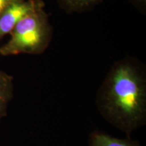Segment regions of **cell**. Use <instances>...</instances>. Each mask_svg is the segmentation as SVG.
<instances>
[{
  "mask_svg": "<svg viewBox=\"0 0 146 146\" xmlns=\"http://www.w3.org/2000/svg\"><path fill=\"white\" fill-rule=\"evenodd\" d=\"M96 104L107 122L130 136L146 121V78L133 58L113 66L98 89Z\"/></svg>",
  "mask_w": 146,
  "mask_h": 146,
  "instance_id": "1",
  "label": "cell"
},
{
  "mask_svg": "<svg viewBox=\"0 0 146 146\" xmlns=\"http://www.w3.org/2000/svg\"><path fill=\"white\" fill-rule=\"evenodd\" d=\"M44 3L40 1L31 12L18 22L8 41L0 47L3 56L25 54H43L50 45L52 29L44 10Z\"/></svg>",
  "mask_w": 146,
  "mask_h": 146,
  "instance_id": "2",
  "label": "cell"
},
{
  "mask_svg": "<svg viewBox=\"0 0 146 146\" xmlns=\"http://www.w3.org/2000/svg\"><path fill=\"white\" fill-rule=\"evenodd\" d=\"M41 0H17L0 14V41L10 34L18 22L33 10Z\"/></svg>",
  "mask_w": 146,
  "mask_h": 146,
  "instance_id": "3",
  "label": "cell"
},
{
  "mask_svg": "<svg viewBox=\"0 0 146 146\" xmlns=\"http://www.w3.org/2000/svg\"><path fill=\"white\" fill-rule=\"evenodd\" d=\"M14 94V78L8 73L0 70V125L7 115L8 105Z\"/></svg>",
  "mask_w": 146,
  "mask_h": 146,
  "instance_id": "4",
  "label": "cell"
},
{
  "mask_svg": "<svg viewBox=\"0 0 146 146\" xmlns=\"http://www.w3.org/2000/svg\"><path fill=\"white\" fill-rule=\"evenodd\" d=\"M89 146H139L137 141L130 137L118 139L100 131H94L91 135Z\"/></svg>",
  "mask_w": 146,
  "mask_h": 146,
  "instance_id": "5",
  "label": "cell"
},
{
  "mask_svg": "<svg viewBox=\"0 0 146 146\" xmlns=\"http://www.w3.org/2000/svg\"><path fill=\"white\" fill-rule=\"evenodd\" d=\"M102 0H58L60 5L67 12H83L89 10Z\"/></svg>",
  "mask_w": 146,
  "mask_h": 146,
  "instance_id": "6",
  "label": "cell"
},
{
  "mask_svg": "<svg viewBox=\"0 0 146 146\" xmlns=\"http://www.w3.org/2000/svg\"><path fill=\"white\" fill-rule=\"evenodd\" d=\"M17 0H0V14Z\"/></svg>",
  "mask_w": 146,
  "mask_h": 146,
  "instance_id": "7",
  "label": "cell"
},
{
  "mask_svg": "<svg viewBox=\"0 0 146 146\" xmlns=\"http://www.w3.org/2000/svg\"><path fill=\"white\" fill-rule=\"evenodd\" d=\"M132 1L134 3H135L139 5H140V6H143V4L145 5V3H146V0H132Z\"/></svg>",
  "mask_w": 146,
  "mask_h": 146,
  "instance_id": "8",
  "label": "cell"
}]
</instances>
